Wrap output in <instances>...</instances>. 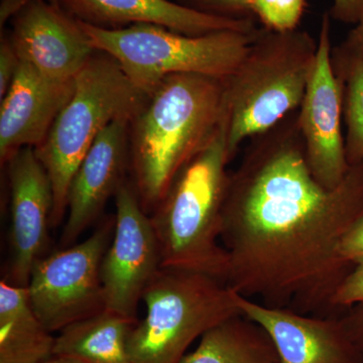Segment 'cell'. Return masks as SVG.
Segmentation results:
<instances>
[{
    "instance_id": "cell-20",
    "label": "cell",
    "mask_w": 363,
    "mask_h": 363,
    "mask_svg": "<svg viewBox=\"0 0 363 363\" xmlns=\"http://www.w3.org/2000/svg\"><path fill=\"white\" fill-rule=\"evenodd\" d=\"M331 57L342 90L346 159L353 166L363 162V51L344 40Z\"/></svg>"
},
{
    "instance_id": "cell-2",
    "label": "cell",
    "mask_w": 363,
    "mask_h": 363,
    "mask_svg": "<svg viewBox=\"0 0 363 363\" xmlns=\"http://www.w3.org/2000/svg\"><path fill=\"white\" fill-rule=\"evenodd\" d=\"M224 116V82L219 79L174 74L147 93L130 123L131 184L147 214L213 138Z\"/></svg>"
},
{
    "instance_id": "cell-8",
    "label": "cell",
    "mask_w": 363,
    "mask_h": 363,
    "mask_svg": "<svg viewBox=\"0 0 363 363\" xmlns=\"http://www.w3.org/2000/svg\"><path fill=\"white\" fill-rule=\"evenodd\" d=\"M116 227L105 219L87 240L35 262L28 286L33 311L52 333L105 309L100 269Z\"/></svg>"
},
{
    "instance_id": "cell-31",
    "label": "cell",
    "mask_w": 363,
    "mask_h": 363,
    "mask_svg": "<svg viewBox=\"0 0 363 363\" xmlns=\"http://www.w3.org/2000/svg\"><path fill=\"white\" fill-rule=\"evenodd\" d=\"M49 1L54 4H59V6H62L63 4V0H49Z\"/></svg>"
},
{
    "instance_id": "cell-27",
    "label": "cell",
    "mask_w": 363,
    "mask_h": 363,
    "mask_svg": "<svg viewBox=\"0 0 363 363\" xmlns=\"http://www.w3.org/2000/svg\"><path fill=\"white\" fill-rule=\"evenodd\" d=\"M363 13V0H332L330 16L347 25H355Z\"/></svg>"
},
{
    "instance_id": "cell-1",
    "label": "cell",
    "mask_w": 363,
    "mask_h": 363,
    "mask_svg": "<svg viewBox=\"0 0 363 363\" xmlns=\"http://www.w3.org/2000/svg\"><path fill=\"white\" fill-rule=\"evenodd\" d=\"M250 140L229 174L222 209L227 285L269 307L304 314L331 307L353 269L338 247L363 216V162L333 190L320 185L308 166L296 111Z\"/></svg>"
},
{
    "instance_id": "cell-30",
    "label": "cell",
    "mask_w": 363,
    "mask_h": 363,
    "mask_svg": "<svg viewBox=\"0 0 363 363\" xmlns=\"http://www.w3.org/2000/svg\"><path fill=\"white\" fill-rule=\"evenodd\" d=\"M43 363H79L77 362H74V360L68 359V358L65 357H56V355H52L49 359L45 360V362Z\"/></svg>"
},
{
    "instance_id": "cell-13",
    "label": "cell",
    "mask_w": 363,
    "mask_h": 363,
    "mask_svg": "<svg viewBox=\"0 0 363 363\" xmlns=\"http://www.w3.org/2000/svg\"><path fill=\"white\" fill-rule=\"evenodd\" d=\"M241 314L272 339L279 363H363L339 318L308 316L238 294Z\"/></svg>"
},
{
    "instance_id": "cell-25",
    "label": "cell",
    "mask_w": 363,
    "mask_h": 363,
    "mask_svg": "<svg viewBox=\"0 0 363 363\" xmlns=\"http://www.w3.org/2000/svg\"><path fill=\"white\" fill-rule=\"evenodd\" d=\"M21 61L9 37L2 38L0 45V99L11 87Z\"/></svg>"
},
{
    "instance_id": "cell-11",
    "label": "cell",
    "mask_w": 363,
    "mask_h": 363,
    "mask_svg": "<svg viewBox=\"0 0 363 363\" xmlns=\"http://www.w3.org/2000/svg\"><path fill=\"white\" fill-rule=\"evenodd\" d=\"M6 166L11 196V257L4 279L28 288L33 266L44 257L48 245L51 182L33 147L21 150Z\"/></svg>"
},
{
    "instance_id": "cell-21",
    "label": "cell",
    "mask_w": 363,
    "mask_h": 363,
    "mask_svg": "<svg viewBox=\"0 0 363 363\" xmlns=\"http://www.w3.org/2000/svg\"><path fill=\"white\" fill-rule=\"evenodd\" d=\"M306 4L307 0H248L247 9L267 30L290 32L297 30Z\"/></svg>"
},
{
    "instance_id": "cell-14",
    "label": "cell",
    "mask_w": 363,
    "mask_h": 363,
    "mask_svg": "<svg viewBox=\"0 0 363 363\" xmlns=\"http://www.w3.org/2000/svg\"><path fill=\"white\" fill-rule=\"evenodd\" d=\"M130 121L109 124L88 150L76 172L67 198V221L60 247L75 245L104 212L109 198L125 181L130 164Z\"/></svg>"
},
{
    "instance_id": "cell-26",
    "label": "cell",
    "mask_w": 363,
    "mask_h": 363,
    "mask_svg": "<svg viewBox=\"0 0 363 363\" xmlns=\"http://www.w3.org/2000/svg\"><path fill=\"white\" fill-rule=\"evenodd\" d=\"M339 319L363 359V303L346 308Z\"/></svg>"
},
{
    "instance_id": "cell-23",
    "label": "cell",
    "mask_w": 363,
    "mask_h": 363,
    "mask_svg": "<svg viewBox=\"0 0 363 363\" xmlns=\"http://www.w3.org/2000/svg\"><path fill=\"white\" fill-rule=\"evenodd\" d=\"M363 303V264L353 267L331 298L334 308H350Z\"/></svg>"
},
{
    "instance_id": "cell-19",
    "label": "cell",
    "mask_w": 363,
    "mask_h": 363,
    "mask_svg": "<svg viewBox=\"0 0 363 363\" xmlns=\"http://www.w3.org/2000/svg\"><path fill=\"white\" fill-rule=\"evenodd\" d=\"M181 363H279L272 339L243 315L229 318L208 330L199 345Z\"/></svg>"
},
{
    "instance_id": "cell-12",
    "label": "cell",
    "mask_w": 363,
    "mask_h": 363,
    "mask_svg": "<svg viewBox=\"0 0 363 363\" xmlns=\"http://www.w3.org/2000/svg\"><path fill=\"white\" fill-rule=\"evenodd\" d=\"M9 39L21 61L57 80L75 78L97 52L80 21L49 0H33L21 11Z\"/></svg>"
},
{
    "instance_id": "cell-15",
    "label": "cell",
    "mask_w": 363,
    "mask_h": 363,
    "mask_svg": "<svg viewBox=\"0 0 363 363\" xmlns=\"http://www.w3.org/2000/svg\"><path fill=\"white\" fill-rule=\"evenodd\" d=\"M74 80H57L21 61L0 104V162L39 147L74 92Z\"/></svg>"
},
{
    "instance_id": "cell-6",
    "label": "cell",
    "mask_w": 363,
    "mask_h": 363,
    "mask_svg": "<svg viewBox=\"0 0 363 363\" xmlns=\"http://www.w3.org/2000/svg\"><path fill=\"white\" fill-rule=\"evenodd\" d=\"M80 23L93 48L116 60L147 94L174 74L226 80L242 63L257 30L189 35L154 25L104 28Z\"/></svg>"
},
{
    "instance_id": "cell-9",
    "label": "cell",
    "mask_w": 363,
    "mask_h": 363,
    "mask_svg": "<svg viewBox=\"0 0 363 363\" xmlns=\"http://www.w3.org/2000/svg\"><path fill=\"white\" fill-rule=\"evenodd\" d=\"M114 200L116 227L100 269L105 309L138 320V303L162 269L161 252L133 184L124 181Z\"/></svg>"
},
{
    "instance_id": "cell-22",
    "label": "cell",
    "mask_w": 363,
    "mask_h": 363,
    "mask_svg": "<svg viewBox=\"0 0 363 363\" xmlns=\"http://www.w3.org/2000/svg\"><path fill=\"white\" fill-rule=\"evenodd\" d=\"M182 6L190 7L202 13L223 18H252L247 9L248 0H174Z\"/></svg>"
},
{
    "instance_id": "cell-4",
    "label": "cell",
    "mask_w": 363,
    "mask_h": 363,
    "mask_svg": "<svg viewBox=\"0 0 363 363\" xmlns=\"http://www.w3.org/2000/svg\"><path fill=\"white\" fill-rule=\"evenodd\" d=\"M317 47L306 30L257 28L242 63L223 81L229 162L245 140L300 108Z\"/></svg>"
},
{
    "instance_id": "cell-5",
    "label": "cell",
    "mask_w": 363,
    "mask_h": 363,
    "mask_svg": "<svg viewBox=\"0 0 363 363\" xmlns=\"http://www.w3.org/2000/svg\"><path fill=\"white\" fill-rule=\"evenodd\" d=\"M74 83L70 99L35 149L51 182L54 228L65 217L71 182L98 136L114 121H131L147 98L116 60L101 52H95Z\"/></svg>"
},
{
    "instance_id": "cell-17",
    "label": "cell",
    "mask_w": 363,
    "mask_h": 363,
    "mask_svg": "<svg viewBox=\"0 0 363 363\" xmlns=\"http://www.w3.org/2000/svg\"><path fill=\"white\" fill-rule=\"evenodd\" d=\"M55 339L33 311L28 289L0 281V363H43Z\"/></svg>"
},
{
    "instance_id": "cell-18",
    "label": "cell",
    "mask_w": 363,
    "mask_h": 363,
    "mask_svg": "<svg viewBox=\"0 0 363 363\" xmlns=\"http://www.w3.org/2000/svg\"><path fill=\"white\" fill-rule=\"evenodd\" d=\"M138 321L104 309L62 329L52 355L79 363H133L128 336Z\"/></svg>"
},
{
    "instance_id": "cell-16",
    "label": "cell",
    "mask_w": 363,
    "mask_h": 363,
    "mask_svg": "<svg viewBox=\"0 0 363 363\" xmlns=\"http://www.w3.org/2000/svg\"><path fill=\"white\" fill-rule=\"evenodd\" d=\"M62 6L78 20L104 28L154 25L189 35L257 30L253 18L238 20L213 16L174 0H63Z\"/></svg>"
},
{
    "instance_id": "cell-24",
    "label": "cell",
    "mask_w": 363,
    "mask_h": 363,
    "mask_svg": "<svg viewBox=\"0 0 363 363\" xmlns=\"http://www.w3.org/2000/svg\"><path fill=\"white\" fill-rule=\"evenodd\" d=\"M338 255L350 267L363 264V216L344 234L339 243Z\"/></svg>"
},
{
    "instance_id": "cell-29",
    "label": "cell",
    "mask_w": 363,
    "mask_h": 363,
    "mask_svg": "<svg viewBox=\"0 0 363 363\" xmlns=\"http://www.w3.org/2000/svg\"><path fill=\"white\" fill-rule=\"evenodd\" d=\"M345 40L363 51V13Z\"/></svg>"
},
{
    "instance_id": "cell-10",
    "label": "cell",
    "mask_w": 363,
    "mask_h": 363,
    "mask_svg": "<svg viewBox=\"0 0 363 363\" xmlns=\"http://www.w3.org/2000/svg\"><path fill=\"white\" fill-rule=\"evenodd\" d=\"M330 14L320 26L316 59L298 111L306 159L312 175L327 190H333L350 169L346 159L342 90L332 65Z\"/></svg>"
},
{
    "instance_id": "cell-7",
    "label": "cell",
    "mask_w": 363,
    "mask_h": 363,
    "mask_svg": "<svg viewBox=\"0 0 363 363\" xmlns=\"http://www.w3.org/2000/svg\"><path fill=\"white\" fill-rule=\"evenodd\" d=\"M145 316L128 336L133 363H181L196 339L241 314L238 293L200 272L162 269L143 293Z\"/></svg>"
},
{
    "instance_id": "cell-3",
    "label": "cell",
    "mask_w": 363,
    "mask_h": 363,
    "mask_svg": "<svg viewBox=\"0 0 363 363\" xmlns=\"http://www.w3.org/2000/svg\"><path fill=\"white\" fill-rule=\"evenodd\" d=\"M227 121L177 177L150 215L162 269L200 272L227 284L229 257L221 242L229 174Z\"/></svg>"
},
{
    "instance_id": "cell-28",
    "label": "cell",
    "mask_w": 363,
    "mask_h": 363,
    "mask_svg": "<svg viewBox=\"0 0 363 363\" xmlns=\"http://www.w3.org/2000/svg\"><path fill=\"white\" fill-rule=\"evenodd\" d=\"M33 0H1L0 4V26L1 30L9 20H13Z\"/></svg>"
}]
</instances>
